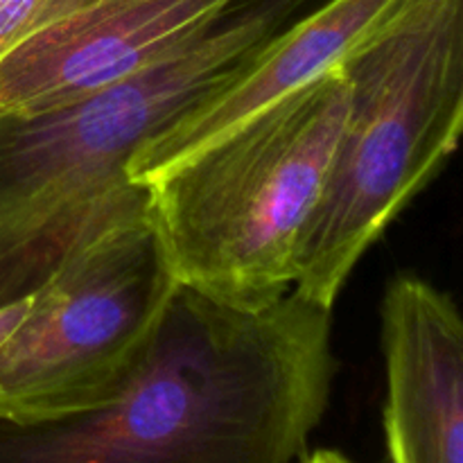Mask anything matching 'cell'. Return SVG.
Listing matches in <instances>:
<instances>
[{"mask_svg": "<svg viewBox=\"0 0 463 463\" xmlns=\"http://www.w3.org/2000/svg\"><path fill=\"white\" fill-rule=\"evenodd\" d=\"M342 71L346 122L294 262V289L326 307L459 145L463 0H401Z\"/></svg>", "mask_w": 463, "mask_h": 463, "instance_id": "obj_3", "label": "cell"}, {"mask_svg": "<svg viewBox=\"0 0 463 463\" xmlns=\"http://www.w3.org/2000/svg\"><path fill=\"white\" fill-rule=\"evenodd\" d=\"M301 463H353V461L337 450H317L312 452V455H307Z\"/></svg>", "mask_w": 463, "mask_h": 463, "instance_id": "obj_11", "label": "cell"}, {"mask_svg": "<svg viewBox=\"0 0 463 463\" xmlns=\"http://www.w3.org/2000/svg\"><path fill=\"white\" fill-rule=\"evenodd\" d=\"M176 283L147 217L80 244L0 348V423L43 425L109 405L147 355Z\"/></svg>", "mask_w": 463, "mask_h": 463, "instance_id": "obj_5", "label": "cell"}, {"mask_svg": "<svg viewBox=\"0 0 463 463\" xmlns=\"http://www.w3.org/2000/svg\"><path fill=\"white\" fill-rule=\"evenodd\" d=\"M104 0H0V61L39 32Z\"/></svg>", "mask_w": 463, "mask_h": 463, "instance_id": "obj_9", "label": "cell"}, {"mask_svg": "<svg viewBox=\"0 0 463 463\" xmlns=\"http://www.w3.org/2000/svg\"><path fill=\"white\" fill-rule=\"evenodd\" d=\"M32 294H27L25 298H18V301L9 303V306L0 307V348L7 344V339L16 333L18 326L25 319L27 310H30Z\"/></svg>", "mask_w": 463, "mask_h": 463, "instance_id": "obj_10", "label": "cell"}, {"mask_svg": "<svg viewBox=\"0 0 463 463\" xmlns=\"http://www.w3.org/2000/svg\"><path fill=\"white\" fill-rule=\"evenodd\" d=\"M229 0H104L0 61V116L77 102L163 61Z\"/></svg>", "mask_w": 463, "mask_h": 463, "instance_id": "obj_6", "label": "cell"}, {"mask_svg": "<svg viewBox=\"0 0 463 463\" xmlns=\"http://www.w3.org/2000/svg\"><path fill=\"white\" fill-rule=\"evenodd\" d=\"M380 321L389 463H463V324L455 298L401 274L384 289Z\"/></svg>", "mask_w": 463, "mask_h": 463, "instance_id": "obj_7", "label": "cell"}, {"mask_svg": "<svg viewBox=\"0 0 463 463\" xmlns=\"http://www.w3.org/2000/svg\"><path fill=\"white\" fill-rule=\"evenodd\" d=\"M321 3L229 0L147 71L63 107L0 116V307L41 288L80 244L147 217V188L127 175L136 152Z\"/></svg>", "mask_w": 463, "mask_h": 463, "instance_id": "obj_2", "label": "cell"}, {"mask_svg": "<svg viewBox=\"0 0 463 463\" xmlns=\"http://www.w3.org/2000/svg\"><path fill=\"white\" fill-rule=\"evenodd\" d=\"M398 3L401 0H324L285 30L233 84L147 140L127 167L129 179L140 185L149 184L269 104L339 68Z\"/></svg>", "mask_w": 463, "mask_h": 463, "instance_id": "obj_8", "label": "cell"}, {"mask_svg": "<svg viewBox=\"0 0 463 463\" xmlns=\"http://www.w3.org/2000/svg\"><path fill=\"white\" fill-rule=\"evenodd\" d=\"M348 98L339 66L145 184L149 224L176 283L242 310L294 289L297 249Z\"/></svg>", "mask_w": 463, "mask_h": 463, "instance_id": "obj_4", "label": "cell"}, {"mask_svg": "<svg viewBox=\"0 0 463 463\" xmlns=\"http://www.w3.org/2000/svg\"><path fill=\"white\" fill-rule=\"evenodd\" d=\"M335 375L333 307L289 289L242 310L179 285L109 405L0 423V463H292L324 420Z\"/></svg>", "mask_w": 463, "mask_h": 463, "instance_id": "obj_1", "label": "cell"}]
</instances>
